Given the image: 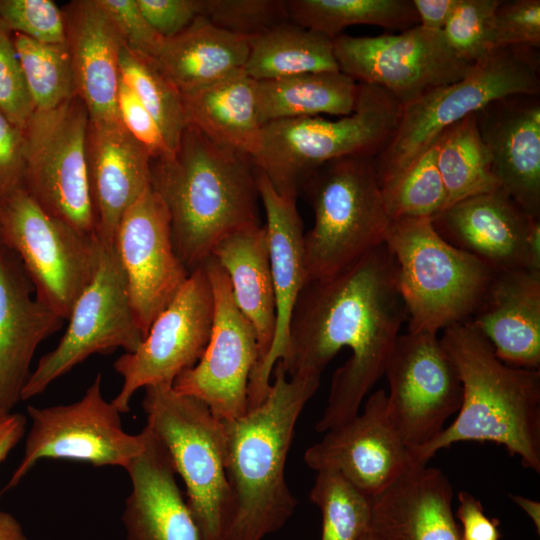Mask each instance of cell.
<instances>
[{
	"instance_id": "cell-50",
	"label": "cell",
	"mask_w": 540,
	"mask_h": 540,
	"mask_svg": "<svg viewBox=\"0 0 540 540\" xmlns=\"http://www.w3.org/2000/svg\"><path fill=\"white\" fill-rule=\"evenodd\" d=\"M459 0H412L419 25L424 29L441 32Z\"/></svg>"
},
{
	"instance_id": "cell-21",
	"label": "cell",
	"mask_w": 540,
	"mask_h": 540,
	"mask_svg": "<svg viewBox=\"0 0 540 540\" xmlns=\"http://www.w3.org/2000/svg\"><path fill=\"white\" fill-rule=\"evenodd\" d=\"M475 118L498 187L540 219V95L493 100Z\"/></svg>"
},
{
	"instance_id": "cell-13",
	"label": "cell",
	"mask_w": 540,
	"mask_h": 540,
	"mask_svg": "<svg viewBox=\"0 0 540 540\" xmlns=\"http://www.w3.org/2000/svg\"><path fill=\"white\" fill-rule=\"evenodd\" d=\"M67 319V329L56 347L43 355L30 373L21 400L40 395L93 354L118 348L130 353L144 340L113 242H101L95 274L75 300Z\"/></svg>"
},
{
	"instance_id": "cell-37",
	"label": "cell",
	"mask_w": 540,
	"mask_h": 540,
	"mask_svg": "<svg viewBox=\"0 0 540 540\" xmlns=\"http://www.w3.org/2000/svg\"><path fill=\"white\" fill-rule=\"evenodd\" d=\"M13 41L35 110L53 109L77 96L65 43H41L16 33Z\"/></svg>"
},
{
	"instance_id": "cell-12",
	"label": "cell",
	"mask_w": 540,
	"mask_h": 540,
	"mask_svg": "<svg viewBox=\"0 0 540 540\" xmlns=\"http://www.w3.org/2000/svg\"><path fill=\"white\" fill-rule=\"evenodd\" d=\"M26 411L31 426L23 457L2 493L17 486L41 459L126 469L144 446L142 432H126L120 417L122 413L112 401L104 398L101 373L79 400L47 407L28 405Z\"/></svg>"
},
{
	"instance_id": "cell-28",
	"label": "cell",
	"mask_w": 540,
	"mask_h": 540,
	"mask_svg": "<svg viewBox=\"0 0 540 540\" xmlns=\"http://www.w3.org/2000/svg\"><path fill=\"white\" fill-rule=\"evenodd\" d=\"M504 363L540 367V271L494 272L486 294L470 318Z\"/></svg>"
},
{
	"instance_id": "cell-1",
	"label": "cell",
	"mask_w": 540,
	"mask_h": 540,
	"mask_svg": "<svg viewBox=\"0 0 540 540\" xmlns=\"http://www.w3.org/2000/svg\"><path fill=\"white\" fill-rule=\"evenodd\" d=\"M407 313L394 260L385 244L327 278L309 281L295 305L288 348V376L323 370L343 348L349 359L333 374L327 405L316 423L323 433L350 420L386 365Z\"/></svg>"
},
{
	"instance_id": "cell-31",
	"label": "cell",
	"mask_w": 540,
	"mask_h": 540,
	"mask_svg": "<svg viewBox=\"0 0 540 540\" xmlns=\"http://www.w3.org/2000/svg\"><path fill=\"white\" fill-rule=\"evenodd\" d=\"M187 125L215 143L252 157L260 143L256 83L244 69L182 94Z\"/></svg>"
},
{
	"instance_id": "cell-35",
	"label": "cell",
	"mask_w": 540,
	"mask_h": 540,
	"mask_svg": "<svg viewBox=\"0 0 540 540\" xmlns=\"http://www.w3.org/2000/svg\"><path fill=\"white\" fill-rule=\"evenodd\" d=\"M435 143L437 165L447 193L446 207L498 187L475 113L450 126Z\"/></svg>"
},
{
	"instance_id": "cell-3",
	"label": "cell",
	"mask_w": 540,
	"mask_h": 540,
	"mask_svg": "<svg viewBox=\"0 0 540 540\" xmlns=\"http://www.w3.org/2000/svg\"><path fill=\"white\" fill-rule=\"evenodd\" d=\"M257 171L250 156L187 125L176 149L151 161V187L169 216L175 251L192 272L227 235L259 225Z\"/></svg>"
},
{
	"instance_id": "cell-25",
	"label": "cell",
	"mask_w": 540,
	"mask_h": 540,
	"mask_svg": "<svg viewBox=\"0 0 540 540\" xmlns=\"http://www.w3.org/2000/svg\"><path fill=\"white\" fill-rule=\"evenodd\" d=\"M141 432L143 449L125 469L131 483L122 513L126 540H202L166 448L148 426Z\"/></svg>"
},
{
	"instance_id": "cell-53",
	"label": "cell",
	"mask_w": 540,
	"mask_h": 540,
	"mask_svg": "<svg viewBox=\"0 0 540 540\" xmlns=\"http://www.w3.org/2000/svg\"><path fill=\"white\" fill-rule=\"evenodd\" d=\"M511 499L531 518L538 535L540 534V503L532 499L520 496L511 495Z\"/></svg>"
},
{
	"instance_id": "cell-24",
	"label": "cell",
	"mask_w": 540,
	"mask_h": 540,
	"mask_svg": "<svg viewBox=\"0 0 540 540\" xmlns=\"http://www.w3.org/2000/svg\"><path fill=\"white\" fill-rule=\"evenodd\" d=\"M151 161L120 119H89L88 179L95 235L100 242H113L124 212L151 186Z\"/></svg>"
},
{
	"instance_id": "cell-48",
	"label": "cell",
	"mask_w": 540,
	"mask_h": 540,
	"mask_svg": "<svg viewBox=\"0 0 540 540\" xmlns=\"http://www.w3.org/2000/svg\"><path fill=\"white\" fill-rule=\"evenodd\" d=\"M23 132L0 111V197L24 187Z\"/></svg>"
},
{
	"instance_id": "cell-20",
	"label": "cell",
	"mask_w": 540,
	"mask_h": 540,
	"mask_svg": "<svg viewBox=\"0 0 540 540\" xmlns=\"http://www.w3.org/2000/svg\"><path fill=\"white\" fill-rule=\"evenodd\" d=\"M304 461L316 471H337L371 498L386 489L410 466L408 449L388 417L387 392L372 393L362 413L326 431L305 451Z\"/></svg>"
},
{
	"instance_id": "cell-2",
	"label": "cell",
	"mask_w": 540,
	"mask_h": 540,
	"mask_svg": "<svg viewBox=\"0 0 540 540\" xmlns=\"http://www.w3.org/2000/svg\"><path fill=\"white\" fill-rule=\"evenodd\" d=\"M272 374L259 405L223 421L231 502L222 540H263L280 530L296 508L286 482V461L297 420L318 390L321 374L288 376L281 361Z\"/></svg>"
},
{
	"instance_id": "cell-10",
	"label": "cell",
	"mask_w": 540,
	"mask_h": 540,
	"mask_svg": "<svg viewBox=\"0 0 540 540\" xmlns=\"http://www.w3.org/2000/svg\"><path fill=\"white\" fill-rule=\"evenodd\" d=\"M2 243L19 257L36 298L67 319L92 280L101 242L48 214L26 191L0 197Z\"/></svg>"
},
{
	"instance_id": "cell-6",
	"label": "cell",
	"mask_w": 540,
	"mask_h": 540,
	"mask_svg": "<svg viewBox=\"0 0 540 540\" xmlns=\"http://www.w3.org/2000/svg\"><path fill=\"white\" fill-rule=\"evenodd\" d=\"M401 109L383 88L359 83L355 109L347 116L264 124L251 159L279 194L297 199L305 180L321 165L346 156L375 158L392 137Z\"/></svg>"
},
{
	"instance_id": "cell-39",
	"label": "cell",
	"mask_w": 540,
	"mask_h": 540,
	"mask_svg": "<svg viewBox=\"0 0 540 540\" xmlns=\"http://www.w3.org/2000/svg\"><path fill=\"white\" fill-rule=\"evenodd\" d=\"M391 220L431 219L447 205V193L437 165V145L425 151L382 192Z\"/></svg>"
},
{
	"instance_id": "cell-42",
	"label": "cell",
	"mask_w": 540,
	"mask_h": 540,
	"mask_svg": "<svg viewBox=\"0 0 540 540\" xmlns=\"http://www.w3.org/2000/svg\"><path fill=\"white\" fill-rule=\"evenodd\" d=\"M0 20L12 33L41 43H65V20L51 0H0Z\"/></svg>"
},
{
	"instance_id": "cell-29",
	"label": "cell",
	"mask_w": 540,
	"mask_h": 540,
	"mask_svg": "<svg viewBox=\"0 0 540 540\" xmlns=\"http://www.w3.org/2000/svg\"><path fill=\"white\" fill-rule=\"evenodd\" d=\"M211 256L226 272L235 303L255 331L258 360L252 376L267 358L276 328L275 295L265 224L252 225L227 235L215 245Z\"/></svg>"
},
{
	"instance_id": "cell-52",
	"label": "cell",
	"mask_w": 540,
	"mask_h": 540,
	"mask_svg": "<svg viewBox=\"0 0 540 540\" xmlns=\"http://www.w3.org/2000/svg\"><path fill=\"white\" fill-rule=\"evenodd\" d=\"M0 540H28L19 521L3 510H0Z\"/></svg>"
},
{
	"instance_id": "cell-44",
	"label": "cell",
	"mask_w": 540,
	"mask_h": 540,
	"mask_svg": "<svg viewBox=\"0 0 540 540\" xmlns=\"http://www.w3.org/2000/svg\"><path fill=\"white\" fill-rule=\"evenodd\" d=\"M493 49L540 46V1L500 0L494 14Z\"/></svg>"
},
{
	"instance_id": "cell-23",
	"label": "cell",
	"mask_w": 540,
	"mask_h": 540,
	"mask_svg": "<svg viewBox=\"0 0 540 540\" xmlns=\"http://www.w3.org/2000/svg\"><path fill=\"white\" fill-rule=\"evenodd\" d=\"M63 321L36 298L19 257L0 243V416L21 401L37 347Z\"/></svg>"
},
{
	"instance_id": "cell-55",
	"label": "cell",
	"mask_w": 540,
	"mask_h": 540,
	"mask_svg": "<svg viewBox=\"0 0 540 540\" xmlns=\"http://www.w3.org/2000/svg\"><path fill=\"white\" fill-rule=\"evenodd\" d=\"M0 243H2V239H1V231H0Z\"/></svg>"
},
{
	"instance_id": "cell-34",
	"label": "cell",
	"mask_w": 540,
	"mask_h": 540,
	"mask_svg": "<svg viewBox=\"0 0 540 540\" xmlns=\"http://www.w3.org/2000/svg\"><path fill=\"white\" fill-rule=\"evenodd\" d=\"M290 21L334 40L353 25L405 31L419 25L412 0H286Z\"/></svg>"
},
{
	"instance_id": "cell-5",
	"label": "cell",
	"mask_w": 540,
	"mask_h": 540,
	"mask_svg": "<svg viewBox=\"0 0 540 540\" xmlns=\"http://www.w3.org/2000/svg\"><path fill=\"white\" fill-rule=\"evenodd\" d=\"M538 49L492 50L458 81L402 106L397 127L374 158L381 192L388 189L450 126L489 102L516 94L540 95Z\"/></svg>"
},
{
	"instance_id": "cell-8",
	"label": "cell",
	"mask_w": 540,
	"mask_h": 540,
	"mask_svg": "<svg viewBox=\"0 0 540 540\" xmlns=\"http://www.w3.org/2000/svg\"><path fill=\"white\" fill-rule=\"evenodd\" d=\"M301 192L314 211V225L304 234L308 282L332 276L384 244L391 219L374 158L329 161L311 173Z\"/></svg>"
},
{
	"instance_id": "cell-30",
	"label": "cell",
	"mask_w": 540,
	"mask_h": 540,
	"mask_svg": "<svg viewBox=\"0 0 540 540\" xmlns=\"http://www.w3.org/2000/svg\"><path fill=\"white\" fill-rule=\"evenodd\" d=\"M248 53L249 39L199 16L181 33L165 38L155 60L165 76L185 94L244 69Z\"/></svg>"
},
{
	"instance_id": "cell-54",
	"label": "cell",
	"mask_w": 540,
	"mask_h": 540,
	"mask_svg": "<svg viewBox=\"0 0 540 540\" xmlns=\"http://www.w3.org/2000/svg\"><path fill=\"white\" fill-rule=\"evenodd\" d=\"M361 540H378V539L374 536V534L369 529L368 532L363 536Z\"/></svg>"
},
{
	"instance_id": "cell-4",
	"label": "cell",
	"mask_w": 540,
	"mask_h": 540,
	"mask_svg": "<svg viewBox=\"0 0 540 540\" xmlns=\"http://www.w3.org/2000/svg\"><path fill=\"white\" fill-rule=\"evenodd\" d=\"M441 343L461 384L454 421L426 445L408 449L410 465H426L441 449L465 441L493 442L540 472V370L510 366L470 322L443 330Z\"/></svg>"
},
{
	"instance_id": "cell-32",
	"label": "cell",
	"mask_w": 540,
	"mask_h": 540,
	"mask_svg": "<svg viewBox=\"0 0 540 540\" xmlns=\"http://www.w3.org/2000/svg\"><path fill=\"white\" fill-rule=\"evenodd\" d=\"M260 124L316 117H344L356 106L359 83L340 71L304 73L255 81Z\"/></svg>"
},
{
	"instance_id": "cell-14",
	"label": "cell",
	"mask_w": 540,
	"mask_h": 540,
	"mask_svg": "<svg viewBox=\"0 0 540 540\" xmlns=\"http://www.w3.org/2000/svg\"><path fill=\"white\" fill-rule=\"evenodd\" d=\"M384 375L388 417L407 449L432 441L461 406L458 372L436 333L399 334Z\"/></svg>"
},
{
	"instance_id": "cell-18",
	"label": "cell",
	"mask_w": 540,
	"mask_h": 540,
	"mask_svg": "<svg viewBox=\"0 0 540 540\" xmlns=\"http://www.w3.org/2000/svg\"><path fill=\"white\" fill-rule=\"evenodd\" d=\"M113 246L145 338L190 275L175 251L168 210L151 186L122 215Z\"/></svg>"
},
{
	"instance_id": "cell-41",
	"label": "cell",
	"mask_w": 540,
	"mask_h": 540,
	"mask_svg": "<svg viewBox=\"0 0 540 540\" xmlns=\"http://www.w3.org/2000/svg\"><path fill=\"white\" fill-rule=\"evenodd\" d=\"M203 16L249 40L290 21L285 0H204Z\"/></svg>"
},
{
	"instance_id": "cell-26",
	"label": "cell",
	"mask_w": 540,
	"mask_h": 540,
	"mask_svg": "<svg viewBox=\"0 0 540 540\" xmlns=\"http://www.w3.org/2000/svg\"><path fill=\"white\" fill-rule=\"evenodd\" d=\"M452 500L440 469L410 465L372 497L370 531L378 540H463Z\"/></svg>"
},
{
	"instance_id": "cell-49",
	"label": "cell",
	"mask_w": 540,
	"mask_h": 540,
	"mask_svg": "<svg viewBox=\"0 0 540 540\" xmlns=\"http://www.w3.org/2000/svg\"><path fill=\"white\" fill-rule=\"evenodd\" d=\"M458 508L454 513L463 540H499V521L489 518L481 502L467 491L458 493Z\"/></svg>"
},
{
	"instance_id": "cell-17",
	"label": "cell",
	"mask_w": 540,
	"mask_h": 540,
	"mask_svg": "<svg viewBox=\"0 0 540 540\" xmlns=\"http://www.w3.org/2000/svg\"><path fill=\"white\" fill-rule=\"evenodd\" d=\"M201 266L211 284L214 315L210 338L199 361L174 380L175 391L205 403L228 421L248 411V384L258 360L255 331L235 303L228 276L208 257Z\"/></svg>"
},
{
	"instance_id": "cell-38",
	"label": "cell",
	"mask_w": 540,
	"mask_h": 540,
	"mask_svg": "<svg viewBox=\"0 0 540 540\" xmlns=\"http://www.w3.org/2000/svg\"><path fill=\"white\" fill-rule=\"evenodd\" d=\"M310 499L322 514L321 540H361L370 529L372 498L337 471H317Z\"/></svg>"
},
{
	"instance_id": "cell-9",
	"label": "cell",
	"mask_w": 540,
	"mask_h": 540,
	"mask_svg": "<svg viewBox=\"0 0 540 540\" xmlns=\"http://www.w3.org/2000/svg\"><path fill=\"white\" fill-rule=\"evenodd\" d=\"M146 426L166 448L186 490V502L202 540H222L230 513L223 420L199 399L171 384L144 388Z\"/></svg>"
},
{
	"instance_id": "cell-15",
	"label": "cell",
	"mask_w": 540,
	"mask_h": 540,
	"mask_svg": "<svg viewBox=\"0 0 540 540\" xmlns=\"http://www.w3.org/2000/svg\"><path fill=\"white\" fill-rule=\"evenodd\" d=\"M339 71L357 83L376 85L402 105L461 79L473 63L459 58L441 32L420 25L398 34L339 35L333 40Z\"/></svg>"
},
{
	"instance_id": "cell-45",
	"label": "cell",
	"mask_w": 540,
	"mask_h": 540,
	"mask_svg": "<svg viewBox=\"0 0 540 540\" xmlns=\"http://www.w3.org/2000/svg\"><path fill=\"white\" fill-rule=\"evenodd\" d=\"M98 1L115 25L124 46L137 54L156 59L165 38L151 26L137 1Z\"/></svg>"
},
{
	"instance_id": "cell-19",
	"label": "cell",
	"mask_w": 540,
	"mask_h": 540,
	"mask_svg": "<svg viewBox=\"0 0 540 540\" xmlns=\"http://www.w3.org/2000/svg\"><path fill=\"white\" fill-rule=\"evenodd\" d=\"M431 223L449 244L494 272L540 271V219L531 217L499 187L444 208Z\"/></svg>"
},
{
	"instance_id": "cell-27",
	"label": "cell",
	"mask_w": 540,
	"mask_h": 540,
	"mask_svg": "<svg viewBox=\"0 0 540 540\" xmlns=\"http://www.w3.org/2000/svg\"><path fill=\"white\" fill-rule=\"evenodd\" d=\"M62 11L76 95L89 119L118 120L119 55L124 46L119 32L98 0H74Z\"/></svg>"
},
{
	"instance_id": "cell-16",
	"label": "cell",
	"mask_w": 540,
	"mask_h": 540,
	"mask_svg": "<svg viewBox=\"0 0 540 540\" xmlns=\"http://www.w3.org/2000/svg\"><path fill=\"white\" fill-rule=\"evenodd\" d=\"M213 315L211 284L200 265L155 318L138 348L114 362L122 385L111 401L121 413L129 411L139 389L172 385L179 374L199 361L210 338Z\"/></svg>"
},
{
	"instance_id": "cell-7",
	"label": "cell",
	"mask_w": 540,
	"mask_h": 540,
	"mask_svg": "<svg viewBox=\"0 0 540 540\" xmlns=\"http://www.w3.org/2000/svg\"><path fill=\"white\" fill-rule=\"evenodd\" d=\"M384 244L411 331L439 330L470 320L494 271L444 240L429 218L391 220Z\"/></svg>"
},
{
	"instance_id": "cell-22",
	"label": "cell",
	"mask_w": 540,
	"mask_h": 540,
	"mask_svg": "<svg viewBox=\"0 0 540 540\" xmlns=\"http://www.w3.org/2000/svg\"><path fill=\"white\" fill-rule=\"evenodd\" d=\"M256 178L259 198L266 216L265 226L276 305V328L267 358L249 379L248 410L259 405L268 394L274 366L287 352L295 305L308 283L303 223L296 199L279 194L266 176L258 170Z\"/></svg>"
},
{
	"instance_id": "cell-11",
	"label": "cell",
	"mask_w": 540,
	"mask_h": 540,
	"mask_svg": "<svg viewBox=\"0 0 540 540\" xmlns=\"http://www.w3.org/2000/svg\"><path fill=\"white\" fill-rule=\"evenodd\" d=\"M89 114L75 96L49 110H34L22 128L24 188L50 215L95 235L87 165Z\"/></svg>"
},
{
	"instance_id": "cell-40",
	"label": "cell",
	"mask_w": 540,
	"mask_h": 540,
	"mask_svg": "<svg viewBox=\"0 0 540 540\" xmlns=\"http://www.w3.org/2000/svg\"><path fill=\"white\" fill-rule=\"evenodd\" d=\"M500 0H459L442 33L461 59L474 63L493 49L495 10Z\"/></svg>"
},
{
	"instance_id": "cell-46",
	"label": "cell",
	"mask_w": 540,
	"mask_h": 540,
	"mask_svg": "<svg viewBox=\"0 0 540 540\" xmlns=\"http://www.w3.org/2000/svg\"><path fill=\"white\" fill-rule=\"evenodd\" d=\"M117 112L124 128L147 150L152 159L165 157L173 152L155 119L121 78Z\"/></svg>"
},
{
	"instance_id": "cell-33",
	"label": "cell",
	"mask_w": 540,
	"mask_h": 540,
	"mask_svg": "<svg viewBox=\"0 0 540 540\" xmlns=\"http://www.w3.org/2000/svg\"><path fill=\"white\" fill-rule=\"evenodd\" d=\"M244 71L262 81L339 68L332 39L288 21L249 40Z\"/></svg>"
},
{
	"instance_id": "cell-36",
	"label": "cell",
	"mask_w": 540,
	"mask_h": 540,
	"mask_svg": "<svg viewBox=\"0 0 540 540\" xmlns=\"http://www.w3.org/2000/svg\"><path fill=\"white\" fill-rule=\"evenodd\" d=\"M119 70L121 80L155 119L174 151L187 127L181 92L165 76L155 59L125 46L120 51Z\"/></svg>"
},
{
	"instance_id": "cell-51",
	"label": "cell",
	"mask_w": 540,
	"mask_h": 540,
	"mask_svg": "<svg viewBox=\"0 0 540 540\" xmlns=\"http://www.w3.org/2000/svg\"><path fill=\"white\" fill-rule=\"evenodd\" d=\"M26 416L21 413H8L0 416V463L25 436Z\"/></svg>"
},
{
	"instance_id": "cell-47",
	"label": "cell",
	"mask_w": 540,
	"mask_h": 540,
	"mask_svg": "<svg viewBox=\"0 0 540 540\" xmlns=\"http://www.w3.org/2000/svg\"><path fill=\"white\" fill-rule=\"evenodd\" d=\"M151 24L164 38L184 31L204 13V0H136Z\"/></svg>"
},
{
	"instance_id": "cell-43",
	"label": "cell",
	"mask_w": 540,
	"mask_h": 540,
	"mask_svg": "<svg viewBox=\"0 0 540 540\" xmlns=\"http://www.w3.org/2000/svg\"><path fill=\"white\" fill-rule=\"evenodd\" d=\"M34 110L16 53L13 33L0 20V111L22 129Z\"/></svg>"
}]
</instances>
